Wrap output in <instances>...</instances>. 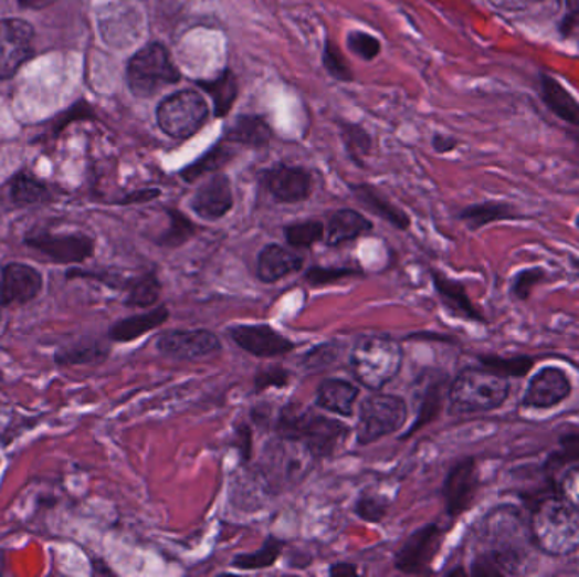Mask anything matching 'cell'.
Returning <instances> with one entry per match:
<instances>
[{
	"instance_id": "1",
	"label": "cell",
	"mask_w": 579,
	"mask_h": 577,
	"mask_svg": "<svg viewBox=\"0 0 579 577\" xmlns=\"http://www.w3.org/2000/svg\"><path fill=\"white\" fill-rule=\"evenodd\" d=\"M483 550L471 566L473 576H505L517 574L529 556V522L514 506L505 505L493 510L483 522Z\"/></svg>"
},
{
	"instance_id": "2",
	"label": "cell",
	"mask_w": 579,
	"mask_h": 577,
	"mask_svg": "<svg viewBox=\"0 0 579 577\" xmlns=\"http://www.w3.org/2000/svg\"><path fill=\"white\" fill-rule=\"evenodd\" d=\"M534 547L549 557H568L579 548V510L561 494H546L534 502L529 513Z\"/></svg>"
},
{
	"instance_id": "3",
	"label": "cell",
	"mask_w": 579,
	"mask_h": 577,
	"mask_svg": "<svg viewBox=\"0 0 579 577\" xmlns=\"http://www.w3.org/2000/svg\"><path fill=\"white\" fill-rule=\"evenodd\" d=\"M276 436L301 442L315 459L329 458L349 436L345 422L320 416L312 408L288 403L280 410L275 423Z\"/></svg>"
},
{
	"instance_id": "4",
	"label": "cell",
	"mask_w": 579,
	"mask_h": 577,
	"mask_svg": "<svg viewBox=\"0 0 579 577\" xmlns=\"http://www.w3.org/2000/svg\"><path fill=\"white\" fill-rule=\"evenodd\" d=\"M510 379L492 369L466 368L448 388L450 416H476L504 407L510 397Z\"/></svg>"
},
{
	"instance_id": "5",
	"label": "cell",
	"mask_w": 579,
	"mask_h": 577,
	"mask_svg": "<svg viewBox=\"0 0 579 577\" xmlns=\"http://www.w3.org/2000/svg\"><path fill=\"white\" fill-rule=\"evenodd\" d=\"M403 349L399 340L385 334L361 336L349 356L352 376L368 390L378 391L402 369Z\"/></svg>"
},
{
	"instance_id": "6",
	"label": "cell",
	"mask_w": 579,
	"mask_h": 577,
	"mask_svg": "<svg viewBox=\"0 0 579 577\" xmlns=\"http://www.w3.org/2000/svg\"><path fill=\"white\" fill-rule=\"evenodd\" d=\"M127 85L136 97L149 98L178 84L181 75L161 43H149L127 63Z\"/></svg>"
},
{
	"instance_id": "7",
	"label": "cell",
	"mask_w": 579,
	"mask_h": 577,
	"mask_svg": "<svg viewBox=\"0 0 579 577\" xmlns=\"http://www.w3.org/2000/svg\"><path fill=\"white\" fill-rule=\"evenodd\" d=\"M409 419V407L402 397L377 394L365 398L359 407L356 441L359 445H370L383 437L399 432Z\"/></svg>"
},
{
	"instance_id": "8",
	"label": "cell",
	"mask_w": 579,
	"mask_h": 577,
	"mask_svg": "<svg viewBox=\"0 0 579 577\" xmlns=\"http://www.w3.org/2000/svg\"><path fill=\"white\" fill-rule=\"evenodd\" d=\"M209 117V105L202 95L193 91H181L165 98L156 119L165 134L175 139H189Z\"/></svg>"
},
{
	"instance_id": "9",
	"label": "cell",
	"mask_w": 579,
	"mask_h": 577,
	"mask_svg": "<svg viewBox=\"0 0 579 577\" xmlns=\"http://www.w3.org/2000/svg\"><path fill=\"white\" fill-rule=\"evenodd\" d=\"M24 244L56 264H81L95 253V241L84 232L34 231Z\"/></svg>"
},
{
	"instance_id": "10",
	"label": "cell",
	"mask_w": 579,
	"mask_h": 577,
	"mask_svg": "<svg viewBox=\"0 0 579 577\" xmlns=\"http://www.w3.org/2000/svg\"><path fill=\"white\" fill-rule=\"evenodd\" d=\"M314 461V455L304 444L278 437V441H273L266 449V476L272 483L283 486L298 483L310 471Z\"/></svg>"
},
{
	"instance_id": "11",
	"label": "cell",
	"mask_w": 579,
	"mask_h": 577,
	"mask_svg": "<svg viewBox=\"0 0 579 577\" xmlns=\"http://www.w3.org/2000/svg\"><path fill=\"white\" fill-rule=\"evenodd\" d=\"M156 349L161 356L177 361H197L203 357L214 356L222 346L218 334L207 328H193V331H170L161 334L156 340Z\"/></svg>"
},
{
	"instance_id": "12",
	"label": "cell",
	"mask_w": 579,
	"mask_h": 577,
	"mask_svg": "<svg viewBox=\"0 0 579 577\" xmlns=\"http://www.w3.org/2000/svg\"><path fill=\"white\" fill-rule=\"evenodd\" d=\"M34 30L22 19L0 21V80H9L18 73L33 54Z\"/></svg>"
},
{
	"instance_id": "13",
	"label": "cell",
	"mask_w": 579,
	"mask_h": 577,
	"mask_svg": "<svg viewBox=\"0 0 579 577\" xmlns=\"http://www.w3.org/2000/svg\"><path fill=\"white\" fill-rule=\"evenodd\" d=\"M480 487L478 462L475 458H464L451 468L442 486L445 512L451 518L464 515L475 502Z\"/></svg>"
},
{
	"instance_id": "14",
	"label": "cell",
	"mask_w": 579,
	"mask_h": 577,
	"mask_svg": "<svg viewBox=\"0 0 579 577\" xmlns=\"http://www.w3.org/2000/svg\"><path fill=\"white\" fill-rule=\"evenodd\" d=\"M571 391V379L565 369L546 366L529 379L520 407L527 410H550L568 400Z\"/></svg>"
},
{
	"instance_id": "15",
	"label": "cell",
	"mask_w": 579,
	"mask_h": 577,
	"mask_svg": "<svg viewBox=\"0 0 579 577\" xmlns=\"http://www.w3.org/2000/svg\"><path fill=\"white\" fill-rule=\"evenodd\" d=\"M228 336L241 349L261 359L285 356L297 347L294 340H290L272 325L266 324L231 325Z\"/></svg>"
},
{
	"instance_id": "16",
	"label": "cell",
	"mask_w": 579,
	"mask_h": 577,
	"mask_svg": "<svg viewBox=\"0 0 579 577\" xmlns=\"http://www.w3.org/2000/svg\"><path fill=\"white\" fill-rule=\"evenodd\" d=\"M442 541V528L438 524L425 525L409 535L394 556V567L403 574L428 573Z\"/></svg>"
},
{
	"instance_id": "17",
	"label": "cell",
	"mask_w": 579,
	"mask_h": 577,
	"mask_svg": "<svg viewBox=\"0 0 579 577\" xmlns=\"http://www.w3.org/2000/svg\"><path fill=\"white\" fill-rule=\"evenodd\" d=\"M43 274L31 264L19 261L4 264L0 270L2 304L4 307L30 304L43 292Z\"/></svg>"
},
{
	"instance_id": "18",
	"label": "cell",
	"mask_w": 579,
	"mask_h": 577,
	"mask_svg": "<svg viewBox=\"0 0 579 577\" xmlns=\"http://www.w3.org/2000/svg\"><path fill=\"white\" fill-rule=\"evenodd\" d=\"M270 196L280 203L304 202L312 193V177L305 168L280 165L266 171Z\"/></svg>"
},
{
	"instance_id": "19",
	"label": "cell",
	"mask_w": 579,
	"mask_h": 577,
	"mask_svg": "<svg viewBox=\"0 0 579 577\" xmlns=\"http://www.w3.org/2000/svg\"><path fill=\"white\" fill-rule=\"evenodd\" d=\"M234 206L231 181L225 175H215L200 185L192 199V210L206 221H219Z\"/></svg>"
},
{
	"instance_id": "20",
	"label": "cell",
	"mask_w": 579,
	"mask_h": 577,
	"mask_svg": "<svg viewBox=\"0 0 579 577\" xmlns=\"http://www.w3.org/2000/svg\"><path fill=\"white\" fill-rule=\"evenodd\" d=\"M431 279L442 305H444L451 314L464 318V321L485 324V315L473 304V300L467 295L466 286H464L463 283L450 279L448 274L441 273V271L438 270H431Z\"/></svg>"
},
{
	"instance_id": "21",
	"label": "cell",
	"mask_w": 579,
	"mask_h": 577,
	"mask_svg": "<svg viewBox=\"0 0 579 577\" xmlns=\"http://www.w3.org/2000/svg\"><path fill=\"white\" fill-rule=\"evenodd\" d=\"M424 381V391L420 398L419 410H417L415 422L412 423L409 430L403 436H400L402 441H407L413 433L428 427L429 423L434 422L444 407V400L448 398V376L444 373L434 371L432 375L422 376Z\"/></svg>"
},
{
	"instance_id": "22",
	"label": "cell",
	"mask_w": 579,
	"mask_h": 577,
	"mask_svg": "<svg viewBox=\"0 0 579 577\" xmlns=\"http://www.w3.org/2000/svg\"><path fill=\"white\" fill-rule=\"evenodd\" d=\"M305 258L280 244H269L257 254L256 274L260 282L276 283L304 270Z\"/></svg>"
},
{
	"instance_id": "23",
	"label": "cell",
	"mask_w": 579,
	"mask_h": 577,
	"mask_svg": "<svg viewBox=\"0 0 579 577\" xmlns=\"http://www.w3.org/2000/svg\"><path fill=\"white\" fill-rule=\"evenodd\" d=\"M170 318V311L167 305H158L151 311L143 312V314L130 315V317L120 318L116 324L110 325L107 339L110 343H133L146 334L152 333L156 328L167 324Z\"/></svg>"
},
{
	"instance_id": "24",
	"label": "cell",
	"mask_w": 579,
	"mask_h": 577,
	"mask_svg": "<svg viewBox=\"0 0 579 577\" xmlns=\"http://www.w3.org/2000/svg\"><path fill=\"white\" fill-rule=\"evenodd\" d=\"M359 388L340 378H327L317 388V407L340 417H352Z\"/></svg>"
},
{
	"instance_id": "25",
	"label": "cell",
	"mask_w": 579,
	"mask_h": 577,
	"mask_svg": "<svg viewBox=\"0 0 579 577\" xmlns=\"http://www.w3.org/2000/svg\"><path fill=\"white\" fill-rule=\"evenodd\" d=\"M540 98L550 113L559 117L562 123L579 127V102L558 78L547 73L540 75Z\"/></svg>"
},
{
	"instance_id": "26",
	"label": "cell",
	"mask_w": 579,
	"mask_h": 577,
	"mask_svg": "<svg viewBox=\"0 0 579 577\" xmlns=\"http://www.w3.org/2000/svg\"><path fill=\"white\" fill-rule=\"evenodd\" d=\"M351 190L356 200L365 209L370 210L371 213L380 217L394 229L407 231L410 228V217L400 207L393 206L377 188L371 187V185H352Z\"/></svg>"
},
{
	"instance_id": "27",
	"label": "cell",
	"mask_w": 579,
	"mask_h": 577,
	"mask_svg": "<svg viewBox=\"0 0 579 577\" xmlns=\"http://www.w3.org/2000/svg\"><path fill=\"white\" fill-rule=\"evenodd\" d=\"M371 229H373V224L362 213L351 209L337 210L327 222L326 244L336 248V245L361 238Z\"/></svg>"
},
{
	"instance_id": "28",
	"label": "cell",
	"mask_w": 579,
	"mask_h": 577,
	"mask_svg": "<svg viewBox=\"0 0 579 577\" xmlns=\"http://www.w3.org/2000/svg\"><path fill=\"white\" fill-rule=\"evenodd\" d=\"M110 354V344L101 339H81L60 347L53 356L56 366H81L104 363Z\"/></svg>"
},
{
	"instance_id": "29",
	"label": "cell",
	"mask_w": 579,
	"mask_h": 577,
	"mask_svg": "<svg viewBox=\"0 0 579 577\" xmlns=\"http://www.w3.org/2000/svg\"><path fill=\"white\" fill-rule=\"evenodd\" d=\"M520 213L512 203L488 200V202L475 203L461 210L460 219L471 231H478L493 222L515 221L520 219Z\"/></svg>"
},
{
	"instance_id": "30",
	"label": "cell",
	"mask_w": 579,
	"mask_h": 577,
	"mask_svg": "<svg viewBox=\"0 0 579 577\" xmlns=\"http://www.w3.org/2000/svg\"><path fill=\"white\" fill-rule=\"evenodd\" d=\"M270 139H272V129L265 117L261 116H240L225 134V141L250 146V148H263L269 145Z\"/></svg>"
},
{
	"instance_id": "31",
	"label": "cell",
	"mask_w": 579,
	"mask_h": 577,
	"mask_svg": "<svg viewBox=\"0 0 579 577\" xmlns=\"http://www.w3.org/2000/svg\"><path fill=\"white\" fill-rule=\"evenodd\" d=\"M127 296L124 305L130 308L155 307L161 296V282L156 271H148L138 279L130 280L127 285Z\"/></svg>"
},
{
	"instance_id": "32",
	"label": "cell",
	"mask_w": 579,
	"mask_h": 577,
	"mask_svg": "<svg viewBox=\"0 0 579 577\" xmlns=\"http://www.w3.org/2000/svg\"><path fill=\"white\" fill-rule=\"evenodd\" d=\"M200 87L212 97L215 117H225L238 98V80L231 72H224L210 82H199Z\"/></svg>"
},
{
	"instance_id": "33",
	"label": "cell",
	"mask_w": 579,
	"mask_h": 577,
	"mask_svg": "<svg viewBox=\"0 0 579 577\" xmlns=\"http://www.w3.org/2000/svg\"><path fill=\"white\" fill-rule=\"evenodd\" d=\"M232 156H234V153L229 148L228 143L221 141L219 145H215L214 148H210L206 155L200 156L192 165H189L186 170L181 171V178H183L187 183H193V181L206 177V175L221 170L225 162L231 161Z\"/></svg>"
},
{
	"instance_id": "34",
	"label": "cell",
	"mask_w": 579,
	"mask_h": 577,
	"mask_svg": "<svg viewBox=\"0 0 579 577\" xmlns=\"http://www.w3.org/2000/svg\"><path fill=\"white\" fill-rule=\"evenodd\" d=\"M283 547H285V542L280 541L275 535H269L265 544L261 545V548H257L256 553L238 554V556L232 559L231 566L240 570L266 569V567H272L273 564L280 559Z\"/></svg>"
},
{
	"instance_id": "35",
	"label": "cell",
	"mask_w": 579,
	"mask_h": 577,
	"mask_svg": "<svg viewBox=\"0 0 579 577\" xmlns=\"http://www.w3.org/2000/svg\"><path fill=\"white\" fill-rule=\"evenodd\" d=\"M480 365L505 378H524L533 371L536 366V357L533 356H495V354H482L478 356Z\"/></svg>"
},
{
	"instance_id": "36",
	"label": "cell",
	"mask_w": 579,
	"mask_h": 577,
	"mask_svg": "<svg viewBox=\"0 0 579 577\" xmlns=\"http://www.w3.org/2000/svg\"><path fill=\"white\" fill-rule=\"evenodd\" d=\"M167 213L170 217V225L160 238L156 239V244L168 248V250H177L197 234V225L186 213L178 212V210L168 209Z\"/></svg>"
},
{
	"instance_id": "37",
	"label": "cell",
	"mask_w": 579,
	"mask_h": 577,
	"mask_svg": "<svg viewBox=\"0 0 579 577\" xmlns=\"http://www.w3.org/2000/svg\"><path fill=\"white\" fill-rule=\"evenodd\" d=\"M283 234L292 250H308L326 238V225L320 221L294 222L283 229Z\"/></svg>"
},
{
	"instance_id": "38",
	"label": "cell",
	"mask_w": 579,
	"mask_h": 577,
	"mask_svg": "<svg viewBox=\"0 0 579 577\" xmlns=\"http://www.w3.org/2000/svg\"><path fill=\"white\" fill-rule=\"evenodd\" d=\"M50 197L48 188L30 174H21L12 180L11 199L18 206H34Z\"/></svg>"
},
{
	"instance_id": "39",
	"label": "cell",
	"mask_w": 579,
	"mask_h": 577,
	"mask_svg": "<svg viewBox=\"0 0 579 577\" xmlns=\"http://www.w3.org/2000/svg\"><path fill=\"white\" fill-rule=\"evenodd\" d=\"M340 353H343V344L334 343V340L333 343L319 344L302 356L301 368L305 373L324 371V369L330 368L339 361Z\"/></svg>"
},
{
	"instance_id": "40",
	"label": "cell",
	"mask_w": 579,
	"mask_h": 577,
	"mask_svg": "<svg viewBox=\"0 0 579 577\" xmlns=\"http://www.w3.org/2000/svg\"><path fill=\"white\" fill-rule=\"evenodd\" d=\"M579 462V432H569L559 439L558 451L547 458L546 473L555 474L565 470L566 465L578 464Z\"/></svg>"
},
{
	"instance_id": "41",
	"label": "cell",
	"mask_w": 579,
	"mask_h": 577,
	"mask_svg": "<svg viewBox=\"0 0 579 577\" xmlns=\"http://www.w3.org/2000/svg\"><path fill=\"white\" fill-rule=\"evenodd\" d=\"M362 271L359 267H324V266H312L305 271L304 279L308 285L312 286H326L333 285V283L343 282V280L356 279Z\"/></svg>"
},
{
	"instance_id": "42",
	"label": "cell",
	"mask_w": 579,
	"mask_h": 577,
	"mask_svg": "<svg viewBox=\"0 0 579 577\" xmlns=\"http://www.w3.org/2000/svg\"><path fill=\"white\" fill-rule=\"evenodd\" d=\"M547 279H549V274H547L544 267H525V270L518 271L514 280H512V296H514L515 300L525 302V300L530 298L534 288L540 285V283L546 282Z\"/></svg>"
},
{
	"instance_id": "43",
	"label": "cell",
	"mask_w": 579,
	"mask_h": 577,
	"mask_svg": "<svg viewBox=\"0 0 579 577\" xmlns=\"http://www.w3.org/2000/svg\"><path fill=\"white\" fill-rule=\"evenodd\" d=\"M390 503L377 493H362L356 502V515L370 524H380L387 516Z\"/></svg>"
},
{
	"instance_id": "44",
	"label": "cell",
	"mask_w": 579,
	"mask_h": 577,
	"mask_svg": "<svg viewBox=\"0 0 579 577\" xmlns=\"http://www.w3.org/2000/svg\"><path fill=\"white\" fill-rule=\"evenodd\" d=\"M343 139H345L346 148L349 155L356 162H362V156L368 155L371 149V139L365 129L352 124H345L343 126Z\"/></svg>"
},
{
	"instance_id": "45",
	"label": "cell",
	"mask_w": 579,
	"mask_h": 577,
	"mask_svg": "<svg viewBox=\"0 0 579 577\" xmlns=\"http://www.w3.org/2000/svg\"><path fill=\"white\" fill-rule=\"evenodd\" d=\"M292 373L282 366H270V368L260 369L254 376V391L263 394L270 388H285L288 387Z\"/></svg>"
},
{
	"instance_id": "46",
	"label": "cell",
	"mask_w": 579,
	"mask_h": 577,
	"mask_svg": "<svg viewBox=\"0 0 579 577\" xmlns=\"http://www.w3.org/2000/svg\"><path fill=\"white\" fill-rule=\"evenodd\" d=\"M324 65H326L327 72L340 82H351L352 73L349 69L348 63L343 59V54L337 50L334 41L327 40L326 48H324Z\"/></svg>"
},
{
	"instance_id": "47",
	"label": "cell",
	"mask_w": 579,
	"mask_h": 577,
	"mask_svg": "<svg viewBox=\"0 0 579 577\" xmlns=\"http://www.w3.org/2000/svg\"><path fill=\"white\" fill-rule=\"evenodd\" d=\"M348 46L352 53L358 54L359 59L366 60V62L377 59L381 51L380 41L371 34L362 33V31L348 34Z\"/></svg>"
},
{
	"instance_id": "48",
	"label": "cell",
	"mask_w": 579,
	"mask_h": 577,
	"mask_svg": "<svg viewBox=\"0 0 579 577\" xmlns=\"http://www.w3.org/2000/svg\"><path fill=\"white\" fill-rule=\"evenodd\" d=\"M558 493L562 499L579 510V462L578 464L569 465L568 471L561 476L558 484Z\"/></svg>"
},
{
	"instance_id": "49",
	"label": "cell",
	"mask_w": 579,
	"mask_h": 577,
	"mask_svg": "<svg viewBox=\"0 0 579 577\" xmlns=\"http://www.w3.org/2000/svg\"><path fill=\"white\" fill-rule=\"evenodd\" d=\"M235 448L240 451L243 462H248L253 454V430L250 426H240L235 429Z\"/></svg>"
},
{
	"instance_id": "50",
	"label": "cell",
	"mask_w": 579,
	"mask_h": 577,
	"mask_svg": "<svg viewBox=\"0 0 579 577\" xmlns=\"http://www.w3.org/2000/svg\"><path fill=\"white\" fill-rule=\"evenodd\" d=\"M161 191L158 188H148V190H138L133 191L129 196L124 197L120 200V206H133V203H146L151 202V200L158 199Z\"/></svg>"
},
{
	"instance_id": "51",
	"label": "cell",
	"mask_w": 579,
	"mask_h": 577,
	"mask_svg": "<svg viewBox=\"0 0 579 577\" xmlns=\"http://www.w3.org/2000/svg\"><path fill=\"white\" fill-rule=\"evenodd\" d=\"M579 25V0H566V19L562 30L569 31Z\"/></svg>"
},
{
	"instance_id": "52",
	"label": "cell",
	"mask_w": 579,
	"mask_h": 577,
	"mask_svg": "<svg viewBox=\"0 0 579 577\" xmlns=\"http://www.w3.org/2000/svg\"><path fill=\"white\" fill-rule=\"evenodd\" d=\"M358 567L351 563H336L330 566L329 574L333 577H348L358 574Z\"/></svg>"
},
{
	"instance_id": "53",
	"label": "cell",
	"mask_w": 579,
	"mask_h": 577,
	"mask_svg": "<svg viewBox=\"0 0 579 577\" xmlns=\"http://www.w3.org/2000/svg\"><path fill=\"white\" fill-rule=\"evenodd\" d=\"M432 146H434V149L438 153H450L456 148L457 141L456 139H453V137L441 136V134H438V136L434 137V141H432Z\"/></svg>"
},
{
	"instance_id": "54",
	"label": "cell",
	"mask_w": 579,
	"mask_h": 577,
	"mask_svg": "<svg viewBox=\"0 0 579 577\" xmlns=\"http://www.w3.org/2000/svg\"><path fill=\"white\" fill-rule=\"evenodd\" d=\"M496 8L505 9V11H518L524 8L527 0H489Z\"/></svg>"
},
{
	"instance_id": "55",
	"label": "cell",
	"mask_w": 579,
	"mask_h": 577,
	"mask_svg": "<svg viewBox=\"0 0 579 577\" xmlns=\"http://www.w3.org/2000/svg\"><path fill=\"white\" fill-rule=\"evenodd\" d=\"M21 8L25 9H44L48 6L55 4L56 0H18Z\"/></svg>"
},
{
	"instance_id": "56",
	"label": "cell",
	"mask_w": 579,
	"mask_h": 577,
	"mask_svg": "<svg viewBox=\"0 0 579 577\" xmlns=\"http://www.w3.org/2000/svg\"><path fill=\"white\" fill-rule=\"evenodd\" d=\"M569 263H571L572 271H575L576 276L579 280V258L571 256L569 258Z\"/></svg>"
},
{
	"instance_id": "57",
	"label": "cell",
	"mask_w": 579,
	"mask_h": 577,
	"mask_svg": "<svg viewBox=\"0 0 579 577\" xmlns=\"http://www.w3.org/2000/svg\"><path fill=\"white\" fill-rule=\"evenodd\" d=\"M4 304H2V293H0V318H2V311H4Z\"/></svg>"
},
{
	"instance_id": "58",
	"label": "cell",
	"mask_w": 579,
	"mask_h": 577,
	"mask_svg": "<svg viewBox=\"0 0 579 577\" xmlns=\"http://www.w3.org/2000/svg\"><path fill=\"white\" fill-rule=\"evenodd\" d=\"M576 228L579 229V216H578V219H576Z\"/></svg>"
},
{
	"instance_id": "59",
	"label": "cell",
	"mask_w": 579,
	"mask_h": 577,
	"mask_svg": "<svg viewBox=\"0 0 579 577\" xmlns=\"http://www.w3.org/2000/svg\"><path fill=\"white\" fill-rule=\"evenodd\" d=\"M530 2H543V0H530Z\"/></svg>"
},
{
	"instance_id": "60",
	"label": "cell",
	"mask_w": 579,
	"mask_h": 577,
	"mask_svg": "<svg viewBox=\"0 0 579 577\" xmlns=\"http://www.w3.org/2000/svg\"><path fill=\"white\" fill-rule=\"evenodd\" d=\"M0 574H2V570H0Z\"/></svg>"
}]
</instances>
